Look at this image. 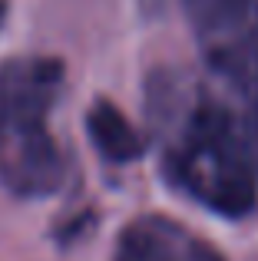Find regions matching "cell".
I'll return each instance as SVG.
<instances>
[{"label":"cell","mask_w":258,"mask_h":261,"mask_svg":"<svg viewBox=\"0 0 258 261\" xmlns=\"http://www.w3.org/2000/svg\"><path fill=\"white\" fill-rule=\"evenodd\" d=\"M113 261H225L202 235L166 215H139L119 231Z\"/></svg>","instance_id":"3957f363"},{"label":"cell","mask_w":258,"mask_h":261,"mask_svg":"<svg viewBox=\"0 0 258 261\" xmlns=\"http://www.w3.org/2000/svg\"><path fill=\"white\" fill-rule=\"evenodd\" d=\"M252 149H255V159H258V109H255V139H252Z\"/></svg>","instance_id":"8992f818"},{"label":"cell","mask_w":258,"mask_h":261,"mask_svg":"<svg viewBox=\"0 0 258 261\" xmlns=\"http://www.w3.org/2000/svg\"><path fill=\"white\" fill-rule=\"evenodd\" d=\"M86 133H90L93 149L113 166H129L146 152V139L139 136V129L110 99L93 102V109L86 113Z\"/></svg>","instance_id":"277c9868"},{"label":"cell","mask_w":258,"mask_h":261,"mask_svg":"<svg viewBox=\"0 0 258 261\" xmlns=\"http://www.w3.org/2000/svg\"><path fill=\"white\" fill-rule=\"evenodd\" d=\"M4 13H7V4H4V0H0V20H4Z\"/></svg>","instance_id":"52a82bcc"},{"label":"cell","mask_w":258,"mask_h":261,"mask_svg":"<svg viewBox=\"0 0 258 261\" xmlns=\"http://www.w3.org/2000/svg\"><path fill=\"white\" fill-rule=\"evenodd\" d=\"M182 10L192 23L199 50H209L255 17L258 0H182Z\"/></svg>","instance_id":"5b68a950"},{"label":"cell","mask_w":258,"mask_h":261,"mask_svg":"<svg viewBox=\"0 0 258 261\" xmlns=\"http://www.w3.org/2000/svg\"><path fill=\"white\" fill-rule=\"evenodd\" d=\"M149 116L162 133L166 178L222 218H245L258 205L255 149L232 113L205 93H189L172 73L149 80Z\"/></svg>","instance_id":"6da1fadb"},{"label":"cell","mask_w":258,"mask_h":261,"mask_svg":"<svg viewBox=\"0 0 258 261\" xmlns=\"http://www.w3.org/2000/svg\"><path fill=\"white\" fill-rule=\"evenodd\" d=\"M60 89L63 63L53 57L0 63V185L17 198H50L63 185V152L50 133Z\"/></svg>","instance_id":"7a4b0ae2"}]
</instances>
